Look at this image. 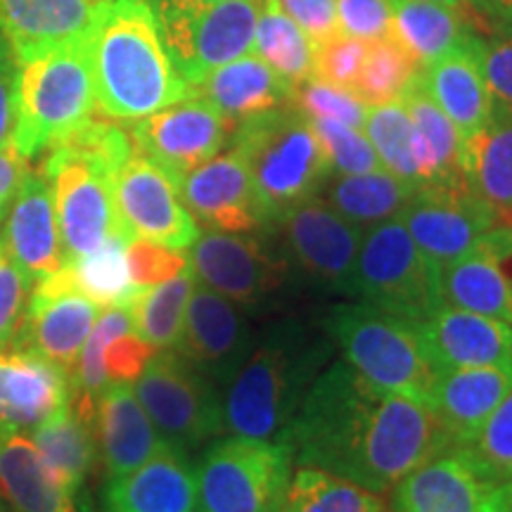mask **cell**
Here are the masks:
<instances>
[{"label": "cell", "instance_id": "obj_1", "mask_svg": "<svg viewBox=\"0 0 512 512\" xmlns=\"http://www.w3.org/2000/svg\"><path fill=\"white\" fill-rule=\"evenodd\" d=\"M280 439L299 467H318L375 494H387L427 458L456 446L425 403L380 392L347 361L316 377Z\"/></svg>", "mask_w": 512, "mask_h": 512}, {"label": "cell", "instance_id": "obj_2", "mask_svg": "<svg viewBox=\"0 0 512 512\" xmlns=\"http://www.w3.org/2000/svg\"><path fill=\"white\" fill-rule=\"evenodd\" d=\"M95 110L114 121H136L190 93L164 46L150 0H100L86 34Z\"/></svg>", "mask_w": 512, "mask_h": 512}, {"label": "cell", "instance_id": "obj_3", "mask_svg": "<svg viewBox=\"0 0 512 512\" xmlns=\"http://www.w3.org/2000/svg\"><path fill=\"white\" fill-rule=\"evenodd\" d=\"M335 344L299 320L266 330L223 389V425L230 434L275 441L287 432Z\"/></svg>", "mask_w": 512, "mask_h": 512}, {"label": "cell", "instance_id": "obj_4", "mask_svg": "<svg viewBox=\"0 0 512 512\" xmlns=\"http://www.w3.org/2000/svg\"><path fill=\"white\" fill-rule=\"evenodd\" d=\"M230 147L245 159L266 228L318 197L330 176L311 121L294 105L275 107L235 124Z\"/></svg>", "mask_w": 512, "mask_h": 512}, {"label": "cell", "instance_id": "obj_5", "mask_svg": "<svg viewBox=\"0 0 512 512\" xmlns=\"http://www.w3.org/2000/svg\"><path fill=\"white\" fill-rule=\"evenodd\" d=\"M15 57L17 121L10 143L34 162L93 117L91 57L86 36Z\"/></svg>", "mask_w": 512, "mask_h": 512}, {"label": "cell", "instance_id": "obj_6", "mask_svg": "<svg viewBox=\"0 0 512 512\" xmlns=\"http://www.w3.org/2000/svg\"><path fill=\"white\" fill-rule=\"evenodd\" d=\"M323 330L358 375L375 389L425 403L437 370L422 349L411 320L366 302L339 304Z\"/></svg>", "mask_w": 512, "mask_h": 512}, {"label": "cell", "instance_id": "obj_7", "mask_svg": "<svg viewBox=\"0 0 512 512\" xmlns=\"http://www.w3.org/2000/svg\"><path fill=\"white\" fill-rule=\"evenodd\" d=\"M294 456L283 439L230 434L204 448L195 467L197 510L280 512L292 482Z\"/></svg>", "mask_w": 512, "mask_h": 512}, {"label": "cell", "instance_id": "obj_8", "mask_svg": "<svg viewBox=\"0 0 512 512\" xmlns=\"http://www.w3.org/2000/svg\"><path fill=\"white\" fill-rule=\"evenodd\" d=\"M164 46L192 88L204 76L254 53L259 0H150Z\"/></svg>", "mask_w": 512, "mask_h": 512}, {"label": "cell", "instance_id": "obj_9", "mask_svg": "<svg viewBox=\"0 0 512 512\" xmlns=\"http://www.w3.org/2000/svg\"><path fill=\"white\" fill-rule=\"evenodd\" d=\"M133 392L159 437L183 451H197L226 430L223 389L176 349L157 351L133 382Z\"/></svg>", "mask_w": 512, "mask_h": 512}, {"label": "cell", "instance_id": "obj_10", "mask_svg": "<svg viewBox=\"0 0 512 512\" xmlns=\"http://www.w3.org/2000/svg\"><path fill=\"white\" fill-rule=\"evenodd\" d=\"M41 174L53 192L64 259L91 254L112 235L133 240L119 221L112 190L114 171L105 164L72 145L57 143L43 157Z\"/></svg>", "mask_w": 512, "mask_h": 512}, {"label": "cell", "instance_id": "obj_11", "mask_svg": "<svg viewBox=\"0 0 512 512\" xmlns=\"http://www.w3.org/2000/svg\"><path fill=\"white\" fill-rule=\"evenodd\" d=\"M349 297L411 323L439 309L434 271L401 219L377 223L363 235Z\"/></svg>", "mask_w": 512, "mask_h": 512}, {"label": "cell", "instance_id": "obj_12", "mask_svg": "<svg viewBox=\"0 0 512 512\" xmlns=\"http://www.w3.org/2000/svg\"><path fill=\"white\" fill-rule=\"evenodd\" d=\"M188 268L197 283L219 292L242 311H252L283 287L290 266L256 233L204 230L192 242Z\"/></svg>", "mask_w": 512, "mask_h": 512}, {"label": "cell", "instance_id": "obj_13", "mask_svg": "<svg viewBox=\"0 0 512 512\" xmlns=\"http://www.w3.org/2000/svg\"><path fill=\"white\" fill-rule=\"evenodd\" d=\"M128 124L133 150L162 166L178 185L192 169L219 155L235 128L214 105L192 91L174 105Z\"/></svg>", "mask_w": 512, "mask_h": 512}, {"label": "cell", "instance_id": "obj_14", "mask_svg": "<svg viewBox=\"0 0 512 512\" xmlns=\"http://www.w3.org/2000/svg\"><path fill=\"white\" fill-rule=\"evenodd\" d=\"M399 219L434 273L475 252L501 223L465 185L415 190Z\"/></svg>", "mask_w": 512, "mask_h": 512}, {"label": "cell", "instance_id": "obj_15", "mask_svg": "<svg viewBox=\"0 0 512 512\" xmlns=\"http://www.w3.org/2000/svg\"><path fill=\"white\" fill-rule=\"evenodd\" d=\"M275 226L283 238L287 266L313 283L349 294L363 228L339 216L320 195L287 211Z\"/></svg>", "mask_w": 512, "mask_h": 512}, {"label": "cell", "instance_id": "obj_16", "mask_svg": "<svg viewBox=\"0 0 512 512\" xmlns=\"http://www.w3.org/2000/svg\"><path fill=\"white\" fill-rule=\"evenodd\" d=\"M114 204L131 238L152 240L171 249H190L202 233L185 209L178 183L162 166L133 152L112 178Z\"/></svg>", "mask_w": 512, "mask_h": 512}, {"label": "cell", "instance_id": "obj_17", "mask_svg": "<svg viewBox=\"0 0 512 512\" xmlns=\"http://www.w3.org/2000/svg\"><path fill=\"white\" fill-rule=\"evenodd\" d=\"M503 484L463 446L427 458L392 489V512H498Z\"/></svg>", "mask_w": 512, "mask_h": 512}, {"label": "cell", "instance_id": "obj_18", "mask_svg": "<svg viewBox=\"0 0 512 512\" xmlns=\"http://www.w3.org/2000/svg\"><path fill=\"white\" fill-rule=\"evenodd\" d=\"M252 347L254 335L245 311L219 292L195 283L185 309L181 339L176 344L178 354L226 389Z\"/></svg>", "mask_w": 512, "mask_h": 512}, {"label": "cell", "instance_id": "obj_19", "mask_svg": "<svg viewBox=\"0 0 512 512\" xmlns=\"http://www.w3.org/2000/svg\"><path fill=\"white\" fill-rule=\"evenodd\" d=\"M178 192L197 226L202 223L207 230L221 233H256L266 228L252 176L233 147L192 169L178 185Z\"/></svg>", "mask_w": 512, "mask_h": 512}, {"label": "cell", "instance_id": "obj_20", "mask_svg": "<svg viewBox=\"0 0 512 512\" xmlns=\"http://www.w3.org/2000/svg\"><path fill=\"white\" fill-rule=\"evenodd\" d=\"M432 368L512 366V325L451 306H439L413 323Z\"/></svg>", "mask_w": 512, "mask_h": 512}, {"label": "cell", "instance_id": "obj_21", "mask_svg": "<svg viewBox=\"0 0 512 512\" xmlns=\"http://www.w3.org/2000/svg\"><path fill=\"white\" fill-rule=\"evenodd\" d=\"M5 254L27 273L31 283L48 278L67 264L57 226L53 192L43 174L29 171L12 200L0 230Z\"/></svg>", "mask_w": 512, "mask_h": 512}, {"label": "cell", "instance_id": "obj_22", "mask_svg": "<svg viewBox=\"0 0 512 512\" xmlns=\"http://www.w3.org/2000/svg\"><path fill=\"white\" fill-rule=\"evenodd\" d=\"M102 512H192L197 508L190 453L164 444L138 470L105 482Z\"/></svg>", "mask_w": 512, "mask_h": 512}, {"label": "cell", "instance_id": "obj_23", "mask_svg": "<svg viewBox=\"0 0 512 512\" xmlns=\"http://www.w3.org/2000/svg\"><path fill=\"white\" fill-rule=\"evenodd\" d=\"M69 375L46 358L19 349L0 351V434L34 432L69 403Z\"/></svg>", "mask_w": 512, "mask_h": 512}, {"label": "cell", "instance_id": "obj_24", "mask_svg": "<svg viewBox=\"0 0 512 512\" xmlns=\"http://www.w3.org/2000/svg\"><path fill=\"white\" fill-rule=\"evenodd\" d=\"M0 496L15 512H95L24 432L0 434Z\"/></svg>", "mask_w": 512, "mask_h": 512}, {"label": "cell", "instance_id": "obj_25", "mask_svg": "<svg viewBox=\"0 0 512 512\" xmlns=\"http://www.w3.org/2000/svg\"><path fill=\"white\" fill-rule=\"evenodd\" d=\"M98 316L100 306L83 294H60V297L31 294L27 313L10 349L46 358L72 377Z\"/></svg>", "mask_w": 512, "mask_h": 512}, {"label": "cell", "instance_id": "obj_26", "mask_svg": "<svg viewBox=\"0 0 512 512\" xmlns=\"http://www.w3.org/2000/svg\"><path fill=\"white\" fill-rule=\"evenodd\" d=\"M512 389V366L439 370L427 408L456 446H465Z\"/></svg>", "mask_w": 512, "mask_h": 512}, {"label": "cell", "instance_id": "obj_27", "mask_svg": "<svg viewBox=\"0 0 512 512\" xmlns=\"http://www.w3.org/2000/svg\"><path fill=\"white\" fill-rule=\"evenodd\" d=\"M95 441L105 482H114L138 470L164 444L131 384H110L98 396Z\"/></svg>", "mask_w": 512, "mask_h": 512}, {"label": "cell", "instance_id": "obj_28", "mask_svg": "<svg viewBox=\"0 0 512 512\" xmlns=\"http://www.w3.org/2000/svg\"><path fill=\"white\" fill-rule=\"evenodd\" d=\"M418 79L439 110L453 121L463 140L475 136L489 121L494 100L479 60V34L475 41L420 67Z\"/></svg>", "mask_w": 512, "mask_h": 512}, {"label": "cell", "instance_id": "obj_29", "mask_svg": "<svg viewBox=\"0 0 512 512\" xmlns=\"http://www.w3.org/2000/svg\"><path fill=\"white\" fill-rule=\"evenodd\" d=\"M214 105L230 124H240L254 114L292 105L294 86L256 53L223 64L190 88Z\"/></svg>", "mask_w": 512, "mask_h": 512}, {"label": "cell", "instance_id": "obj_30", "mask_svg": "<svg viewBox=\"0 0 512 512\" xmlns=\"http://www.w3.org/2000/svg\"><path fill=\"white\" fill-rule=\"evenodd\" d=\"M100 0H0V36L12 53L27 55L83 38Z\"/></svg>", "mask_w": 512, "mask_h": 512}, {"label": "cell", "instance_id": "obj_31", "mask_svg": "<svg viewBox=\"0 0 512 512\" xmlns=\"http://www.w3.org/2000/svg\"><path fill=\"white\" fill-rule=\"evenodd\" d=\"M467 190L501 223H512V110L496 105L491 117L463 147Z\"/></svg>", "mask_w": 512, "mask_h": 512}, {"label": "cell", "instance_id": "obj_32", "mask_svg": "<svg viewBox=\"0 0 512 512\" xmlns=\"http://www.w3.org/2000/svg\"><path fill=\"white\" fill-rule=\"evenodd\" d=\"M392 38L420 67L475 41L472 19L432 0H392Z\"/></svg>", "mask_w": 512, "mask_h": 512}, {"label": "cell", "instance_id": "obj_33", "mask_svg": "<svg viewBox=\"0 0 512 512\" xmlns=\"http://www.w3.org/2000/svg\"><path fill=\"white\" fill-rule=\"evenodd\" d=\"M366 136L373 143L384 171L420 190L432 183V164L418 128L401 100L368 107Z\"/></svg>", "mask_w": 512, "mask_h": 512}, {"label": "cell", "instance_id": "obj_34", "mask_svg": "<svg viewBox=\"0 0 512 512\" xmlns=\"http://www.w3.org/2000/svg\"><path fill=\"white\" fill-rule=\"evenodd\" d=\"M413 192L411 185L382 169L373 174L328 176L320 195L349 223L373 228L377 223L399 219Z\"/></svg>", "mask_w": 512, "mask_h": 512}, {"label": "cell", "instance_id": "obj_35", "mask_svg": "<svg viewBox=\"0 0 512 512\" xmlns=\"http://www.w3.org/2000/svg\"><path fill=\"white\" fill-rule=\"evenodd\" d=\"M43 458L60 472L76 494L86 496L88 477L98 467V441H95V425L83 420L72 406H64L60 411L43 420L34 432H29Z\"/></svg>", "mask_w": 512, "mask_h": 512}, {"label": "cell", "instance_id": "obj_36", "mask_svg": "<svg viewBox=\"0 0 512 512\" xmlns=\"http://www.w3.org/2000/svg\"><path fill=\"white\" fill-rule=\"evenodd\" d=\"M403 107L411 114L415 128H418L422 143H425L427 157L432 164V183L430 185H444V188H458L465 185L463 178V147L465 140L453 126V121L439 110L437 102L427 95L425 88L413 76L406 91L401 93ZM467 188V185H465Z\"/></svg>", "mask_w": 512, "mask_h": 512}, {"label": "cell", "instance_id": "obj_37", "mask_svg": "<svg viewBox=\"0 0 512 512\" xmlns=\"http://www.w3.org/2000/svg\"><path fill=\"white\" fill-rule=\"evenodd\" d=\"M128 238L112 235L91 254L67 261V273L76 294L91 299L100 309L126 306L140 292L128 271Z\"/></svg>", "mask_w": 512, "mask_h": 512}, {"label": "cell", "instance_id": "obj_38", "mask_svg": "<svg viewBox=\"0 0 512 512\" xmlns=\"http://www.w3.org/2000/svg\"><path fill=\"white\" fill-rule=\"evenodd\" d=\"M195 283V275L190 273V268H185L183 273H178L176 278L166 280L162 285L140 290L126 304L133 318V330L159 351L176 349L183 332L185 309H188V299L195 290Z\"/></svg>", "mask_w": 512, "mask_h": 512}, {"label": "cell", "instance_id": "obj_39", "mask_svg": "<svg viewBox=\"0 0 512 512\" xmlns=\"http://www.w3.org/2000/svg\"><path fill=\"white\" fill-rule=\"evenodd\" d=\"M254 53L294 88L313 76V43L278 0H259Z\"/></svg>", "mask_w": 512, "mask_h": 512}, {"label": "cell", "instance_id": "obj_40", "mask_svg": "<svg viewBox=\"0 0 512 512\" xmlns=\"http://www.w3.org/2000/svg\"><path fill=\"white\" fill-rule=\"evenodd\" d=\"M280 512H392L380 494L318 467H299Z\"/></svg>", "mask_w": 512, "mask_h": 512}, {"label": "cell", "instance_id": "obj_41", "mask_svg": "<svg viewBox=\"0 0 512 512\" xmlns=\"http://www.w3.org/2000/svg\"><path fill=\"white\" fill-rule=\"evenodd\" d=\"M420 64L392 36L368 43L366 60L358 74L354 95L363 105H387L401 98L406 86L418 74Z\"/></svg>", "mask_w": 512, "mask_h": 512}, {"label": "cell", "instance_id": "obj_42", "mask_svg": "<svg viewBox=\"0 0 512 512\" xmlns=\"http://www.w3.org/2000/svg\"><path fill=\"white\" fill-rule=\"evenodd\" d=\"M309 119V117H306ZM325 159H328L330 176H356L382 171L384 166L377 157L373 143L361 128L347 126L335 119H309Z\"/></svg>", "mask_w": 512, "mask_h": 512}, {"label": "cell", "instance_id": "obj_43", "mask_svg": "<svg viewBox=\"0 0 512 512\" xmlns=\"http://www.w3.org/2000/svg\"><path fill=\"white\" fill-rule=\"evenodd\" d=\"M479 60L491 100L512 110V10L477 29Z\"/></svg>", "mask_w": 512, "mask_h": 512}, {"label": "cell", "instance_id": "obj_44", "mask_svg": "<svg viewBox=\"0 0 512 512\" xmlns=\"http://www.w3.org/2000/svg\"><path fill=\"white\" fill-rule=\"evenodd\" d=\"M463 448L498 482H512V389Z\"/></svg>", "mask_w": 512, "mask_h": 512}, {"label": "cell", "instance_id": "obj_45", "mask_svg": "<svg viewBox=\"0 0 512 512\" xmlns=\"http://www.w3.org/2000/svg\"><path fill=\"white\" fill-rule=\"evenodd\" d=\"M292 105L309 119H335L354 128H366L368 105L356 95L318 79H306L294 88Z\"/></svg>", "mask_w": 512, "mask_h": 512}, {"label": "cell", "instance_id": "obj_46", "mask_svg": "<svg viewBox=\"0 0 512 512\" xmlns=\"http://www.w3.org/2000/svg\"><path fill=\"white\" fill-rule=\"evenodd\" d=\"M368 43L339 34L313 48V79L330 83L354 95L358 74L366 60Z\"/></svg>", "mask_w": 512, "mask_h": 512}, {"label": "cell", "instance_id": "obj_47", "mask_svg": "<svg viewBox=\"0 0 512 512\" xmlns=\"http://www.w3.org/2000/svg\"><path fill=\"white\" fill-rule=\"evenodd\" d=\"M126 252L128 271H131V278L138 290L162 285L188 268V259L181 254V249L157 245V242L152 240L133 238L128 242Z\"/></svg>", "mask_w": 512, "mask_h": 512}, {"label": "cell", "instance_id": "obj_48", "mask_svg": "<svg viewBox=\"0 0 512 512\" xmlns=\"http://www.w3.org/2000/svg\"><path fill=\"white\" fill-rule=\"evenodd\" d=\"M34 283L8 254L0 252V351L10 349L27 313Z\"/></svg>", "mask_w": 512, "mask_h": 512}, {"label": "cell", "instance_id": "obj_49", "mask_svg": "<svg viewBox=\"0 0 512 512\" xmlns=\"http://www.w3.org/2000/svg\"><path fill=\"white\" fill-rule=\"evenodd\" d=\"M339 31L375 43L392 36V0H337Z\"/></svg>", "mask_w": 512, "mask_h": 512}, {"label": "cell", "instance_id": "obj_50", "mask_svg": "<svg viewBox=\"0 0 512 512\" xmlns=\"http://www.w3.org/2000/svg\"><path fill=\"white\" fill-rule=\"evenodd\" d=\"M283 10L294 19L313 48L342 34L339 31L337 0H278Z\"/></svg>", "mask_w": 512, "mask_h": 512}, {"label": "cell", "instance_id": "obj_51", "mask_svg": "<svg viewBox=\"0 0 512 512\" xmlns=\"http://www.w3.org/2000/svg\"><path fill=\"white\" fill-rule=\"evenodd\" d=\"M17 79L19 67L17 57L12 53L0 55V145H8L12 140L17 121Z\"/></svg>", "mask_w": 512, "mask_h": 512}, {"label": "cell", "instance_id": "obj_52", "mask_svg": "<svg viewBox=\"0 0 512 512\" xmlns=\"http://www.w3.org/2000/svg\"><path fill=\"white\" fill-rule=\"evenodd\" d=\"M31 162L15 150V145H0V216L8 214L12 200L29 176Z\"/></svg>", "mask_w": 512, "mask_h": 512}, {"label": "cell", "instance_id": "obj_53", "mask_svg": "<svg viewBox=\"0 0 512 512\" xmlns=\"http://www.w3.org/2000/svg\"><path fill=\"white\" fill-rule=\"evenodd\" d=\"M467 3H470L472 24H475V29L482 27L489 19L501 17L505 12L512 10V0H467Z\"/></svg>", "mask_w": 512, "mask_h": 512}, {"label": "cell", "instance_id": "obj_54", "mask_svg": "<svg viewBox=\"0 0 512 512\" xmlns=\"http://www.w3.org/2000/svg\"><path fill=\"white\" fill-rule=\"evenodd\" d=\"M432 3H441V5H448V8L463 12V15H467L472 19V12H470V3L467 0H432Z\"/></svg>", "mask_w": 512, "mask_h": 512}, {"label": "cell", "instance_id": "obj_55", "mask_svg": "<svg viewBox=\"0 0 512 512\" xmlns=\"http://www.w3.org/2000/svg\"><path fill=\"white\" fill-rule=\"evenodd\" d=\"M498 512H512V482L503 484V496L501 505H498Z\"/></svg>", "mask_w": 512, "mask_h": 512}, {"label": "cell", "instance_id": "obj_56", "mask_svg": "<svg viewBox=\"0 0 512 512\" xmlns=\"http://www.w3.org/2000/svg\"><path fill=\"white\" fill-rule=\"evenodd\" d=\"M8 50H10V43L5 41L3 36H0V55H3V53H8Z\"/></svg>", "mask_w": 512, "mask_h": 512}, {"label": "cell", "instance_id": "obj_57", "mask_svg": "<svg viewBox=\"0 0 512 512\" xmlns=\"http://www.w3.org/2000/svg\"><path fill=\"white\" fill-rule=\"evenodd\" d=\"M0 512H15V510H12V508H10V505H8V503H5V505H0Z\"/></svg>", "mask_w": 512, "mask_h": 512}, {"label": "cell", "instance_id": "obj_58", "mask_svg": "<svg viewBox=\"0 0 512 512\" xmlns=\"http://www.w3.org/2000/svg\"><path fill=\"white\" fill-rule=\"evenodd\" d=\"M3 221H5V216H0V230H3Z\"/></svg>", "mask_w": 512, "mask_h": 512}, {"label": "cell", "instance_id": "obj_59", "mask_svg": "<svg viewBox=\"0 0 512 512\" xmlns=\"http://www.w3.org/2000/svg\"><path fill=\"white\" fill-rule=\"evenodd\" d=\"M0 252H3V240H0Z\"/></svg>", "mask_w": 512, "mask_h": 512}, {"label": "cell", "instance_id": "obj_60", "mask_svg": "<svg viewBox=\"0 0 512 512\" xmlns=\"http://www.w3.org/2000/svg\"><path fill=\"white\" fill-rule=\"evenodd\" d=\"M192 512H202V510H192Z\"/></svg>", "mask_w": 512, "mask_h": 512}]
</instances>
